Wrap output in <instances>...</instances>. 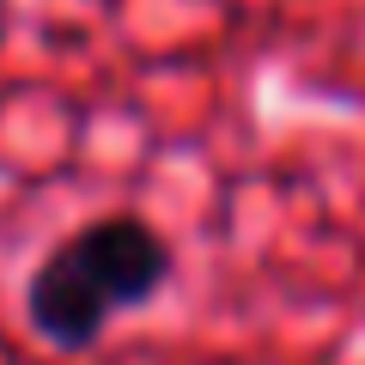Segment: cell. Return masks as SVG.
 Masks as SVG:
<instances>
[{"instance_id":"cell-1","label":"cell","mask_w":365,"mask_h":365,"mask_svg":"<svg viewBox=\"0 0 365 365\" xmlns=\"http://www.w3.org/2000/svg\"><path fill=\"white\" fill-rule=\"evenodd\" d=\"M170 280V244L134 213L79 225L67 244H55L25 280V317L49 347L86 353L98 347L116 311H140Z\"/></svg>"}]
</instances>
